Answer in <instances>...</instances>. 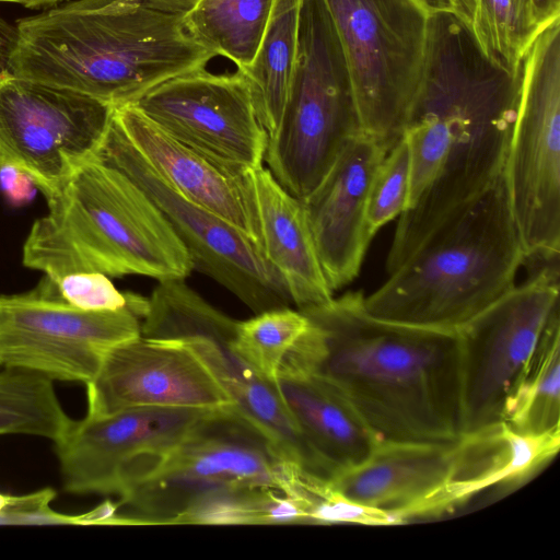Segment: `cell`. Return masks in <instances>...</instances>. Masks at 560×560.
<instances>
[{"label": "cell", "instance_id": "obj_1", "mask_svg": "<svg viewBox=\"0 0 560 560\" xmlns=\"http://www.w3.org/2000/svg\"><path fill=\"white\" fill-rule=\"evenodd\" d=\"M301 312L310 327L277 377H324L380 440L452 442L464 435L458 331L376 318L362 291Z\"/></svg>", "mask_w": 560, "mask_h": 560}, {"label": "cell", "instance_id": "obj_2", "mask_svg": "<svg viewBox=\"0 0 560 560\" xmlns=\"http://www.w3.org/2000/svg\"><path fill=\"white\" fill-rule=\"evenodd\" d=\"M215 57L183 15L141 0H74L0 26V69L113 107Z\"/></svg>", "mask_w": 560, "mask_h": 560}, {"label": "cell", "instance_id": "obj_3", "mask_svg": "<svg viewBox=\"0 0 560 560\" xmlns=\"http://www.w3.org/2000/svg\"><path fill=\"white\" fill-rule=\"evenodd\" d=\"M523 71L511 74L490 60L465 20L430 23L412 105L445 121L450 145L435 179L398 218L385 262L387 275L504 170Z\"/></svg>", "mask_w": 560, "mask_h": 560}, {"label": "cell", "instance_id": "obj_4", "mask_svg": "<svg viewBox=\"0 0 560 560\" xmlns=\"http://www.w3.org/2000/svg\"><path fill=\"white\" fill-rule=\"evenodd\" d=\"M523 260L503 170L364 295V307L383 320L458 331L515 287Z\"/></svg>", "mask_w": 560, "mask_h": 560}, {"label": "cell", "instance_id": "obj_5", "mask_svg": "<svg viewBox=\"0 0 560 560\" xmlns=\"http://www.w3.org/2000/svg\"><path fill=\"white\" fill-rule=\"evenodd\" d=\"M48 202L23 246V264L57 282L83 271L186 279L190 256L152 199L94 155Z\"/></svg>", "mask_w": 560, "mask_h": 560}, {"label": "cell", "instance_id": "obj_6", "mask_svg": "<svg viewBox=\"0 0 560 560\" xmlns=\"http://www.w3.org/2000/svg\"><path fill=\"white\" fill-rule=\"evenodd\" d=\"M361 135L350 73L326 1L303 0L288 96L264 161L276 180L303 200Z\"/></svg>", "mask_w": 560, "mask_h": 560}, {"label": "cell", "instance_id": "obj_7", "mask_svg": "<svg viewBox=\"0 0 560 560\" xmlns=\"http://www.w3.org/2000/svg\"><path fill=\"white\" fill-rule=\"evenodd\" d=\"M350 73L362 132L387 151L402 137L427 46L428 0H325Z\"/></svg>", "mask_w": 560, "mask_h": 560}, {"label": "cell", "instance_id": "obj_8", "mask_svg": "<svg viewBox=\"0 0 560 560\" xmlns=\"http://www.w3.org/2000/svg\"><path fill=\"white\" fill-rule=\"evenodd\" d=\"M284 459L275 442L234 406L198 421L148 478L120 495L129 525L173 524L207 494L275 487Z\"/></svg>", "mask_w": 560, "mask_h": 560}, {"label": "cell", "instance_id": "obj_9", "mask_svg": "<svg viewBox=\"0 0 560 560\" xmlns=\"http://www.w3.org/2000/svg\"><path fill=\"white\" fill-rule=\"evenodd\" d=\"M504 172L524 259L560 256L559 20L525 57Z\"/></svg>", "mask_w": 560, "mask_h": 560}, {"label": "cell", "instance_id": "obj_10", "mask_svg": "<svg viewBox=\"0 0 560 560\" xmlns=\"http://www.w3.org/2000/svg\"><path fill=\"white\" fill-rule=\"evenodd\" d=\"M528 277L459 330L464 434L503 422L506 405L560 314L559 261Z\"/></svg>", "mask_w": 560, "mask_h": 560}, {"label": "cell", "instance_id": "obj_11", "mask_svg": "<svg viewBox=\"0 0 560 560\" xmlns=\"http://www.w3.org/2000/svg\"><path fill=\"white\" fill-rule=\"evenodd\" d=\"M147 308L140 295L118 311H83L44 276L28 292L0 295L1 365L86 384L112 348L141 335Z\"/></svg>", "mask_w": 560, "mask_h": 560}, {"label": "cell", "instance_id": "obj_12", "mask_svg": "<svg viewBox=\"0 0 560 560\" xmlns=\"http://www.w3.org/2000/svg\"><path fill=\"white\" fill-rule=\"evenodd\" d=\"M237 322L208 303L185 279L163 280L148 299L141 336L188 346L229 394L234 408L264 431L284 457L317 470L319 462L288 412L276 382L260 376L234 350Z\"/></svg>", "mask_w": 560, "mask_h": 560}, {"label": "cell", "instance_id": "obj_13", "mask_svg": "<svg viewBox=\"0 0 560 560\" xmlns=\"http://www.w3.org/2000/svg\"><path fill=\"white\" fill-rule=\"evenodd\" d=\"M115 107L0 69V165L25 172L54 199L102 145Z\"/></svg>", "mask_w": 560, "mask_h": 560}, {"label": "cell", "instance_id": "obj_14", "mask_svg": "<svg viewBox=\"0 0 560 560\" xmlns=\"http://www.w3.org/2000/svg\"><path fill=\"white\" fill-rule=\"evenodd\" d=\"M139 186L165 215L194 269L209 276L255 314L289 307L285 284L261 248L219 215L187 200L147 163L113 119L95 154Z\"/></svg>", "mask_w": 560, "mask_h": 560}, {"label": "cell", "instance_id": "obj_15", "mask_svg": "<svg viewBox=\"0 0 560 560\" xmlns=\"http://www.w3.org/2000/svg\"><path fill=\"white\" fill-rule=\"evenodd\" d=\"M214 410L136 407L72 420L55 441L65 489L124 494L153 474L187 432Z\"/></svg>", "mask_w": 560, "mask_h": 560}, {"label": "cell", "instance_id": "obj_16", "mask_svg": "<svg viewBox=\"0 0 560 560\" xmlns=\"http://www.w3.org/2000/svg\"><path fill=\"white\" fill-rule=\"evenodd\" d=\"M130 105L174 139L226 167L262 165L268 135L240 70H194L160 83Z\"/></svg>", "mask_w": 560, "mask_h": 560}, {"label": "cell", "instance_id": "obj_17", "mask_svg": "<svg viewBox=\"0 0 560 560\" xmlns=\"http://www.w3.org/2000/svg\"><path fill=\"white\" fill-rule=\"evenodd\" d=\"M85 385L90 417L110 416L136 407L234 406L206 363L188 346L141 335L112 348Z\"/></svg>", "mask_w": 560, "mask_h": 560}, {"label": "cell", "instance_id": "obj_18", "mask_svg": "<svg viewBox=\"0 0 560 560\" xmlns=\"http://www.w3.org/2000/svg\"><path fill=\"white\" fill-rule=\"evenodd\" d=\"M387 150L361 135L342 149L318 186L302 201L320 266L332 291L359 275L374 237L366 206L373 175Z\"/></svg>", "mask_w": 560, "mask_h": 560}, {"label": "cell", "instance_id": "obj_19", "mask_svg": "<svg viewBox=\"0 0 560 560\" xmlns=\"http://www.w3.org/2000/svg\"><path fill=\"white\" fill-rule=\"evenodd\" d=\"M114 117L166 184L224 219L262 250L252 170H233L209 159L167 135L130 104L115 107Z\"/></svg>", "mask_w": 560, "mask_h": 560}, {"label": "cell", "instance_id": "obj_20", "mask_svg": "<svg viewBox=\"0 0 560 560\" xmlns=\"http://www.w3.org/2000/svg\"><path fill=\"white\" fill-rule=\"evenodd\" d=\"M456 443L381 440L366 459L337 472L329 483L345 498L387 512L404 524L419 517L448 482Z\"/></svg>", "mask_w": 560, "mask_h": 560}, {"label": "cell", "instance_id": "obj_21", "mask_svg": "<svg viewBox=\"0 0 560 560\" xmlns=\"http://www.w3.org/2000/svg\"><path fill=\"white\" fill-rule=\"evenodd\" d=\"M560 433L521 434L501 422L464 434L456 443L452 476L419 517L454 509L489 488L523 481L552 459Z\"/></svg>", "mask_w": 560, "mask_h": 560}, {"label": "cell", "instance_id": "obj_22", "mask_svg": "<svg viewBox=\"0 0 560 560\" xmlns=\"http://www.w3.org/2000/svg\"><path fill=\"white\" fill-rule=\"evenodd\" d=\"M262 252L299 311L334 299L306 221L302 201L289 194L268 168L252 170Z\"/></svg>", "mask_w": 560, "mask_h": 560}, {"label": "cell", "instance_id": "obj_23", "mask_svg": "<svg viewBox=\"0 0 560 560\" xmlns=\"http://www.w3.org/2000/svg\"><path fill=\"white\" fill-rule=\"evenodd\" d=\"M276 384L299 432L330 478L361 464L381 441L324 377L292 373L278 376Z\"/></svg>", "mask_w": 560, "mask_h": 560}, {"label": "cell", "instance_id": "obj_24", "mask_svg": "<svg viewBox=\"0 0 560 560\" xmlns=\"http://www.w3.org/2000/svg\"><path fill=\"white\" fill-rule=\"evenodd\" d=\"M303 0H273L252 63L242 71L268 138L279 126L295 63ZM238 70V69H237Z\"/></svg>", "mask_w": 560, "mask_h": 560}, {"label": "cell", "instance_id": "obj_25", "mask_svg": "<svg viewBox=\"0 0 560 560\" xmlns=\"http://www.w3.org/2000/svg\"><path fill=\"white\" fill-rule=\"evenodd\" d=\"M273 0H199L183 15L189 36L238 70L247 68L260 45Z\"/></svg>", "mask_w": 560, "mask_h": 560}, {"label": "cell", "instance_id": "obj_26", "mask_svg": "<svg viewBox=\"0 0 560 560\" xmlns=\"http://www.w3.org/2000/svg\"><path fill=\"white\" fill-rule=\"evenodd\" d=\"M503 422L521 434L560 433V314L511 396Z\"/></svg>", "mask_w": 560, "mask_h": 560}, {"label": "cell", "instance_id": "obj_27", "mask_svg": "<svg viewBox=\"0 0 560 560\" xmlns=\"http://www.w3.org/2000/svg\"><path fill=\"white\" fill-rule=\"evenodd\" d=\"M459 2L486 56L509 73H521L530 46L544 30L530 0Z\"/></svg>", "mask_w": 560, "mask_h": 560}, {"label": "cell", "instance_id": "obj_28", "mask_svg": "<svg viewBox=\"0 0 560 560\" xmlns=\"http://www.w3.org/2000/svg\"><path fill=\"white\" fill-rule=\"evenodd\" d=\"M71 421L50 378L19 368L0 371V434H31L55 442Z\"/></svg>", "mask_w": 560, "mask_h": 560}, {"label": "cell", "instance_id": "obj_29", "mask_svg": "<svg viewBox=\"0 0 560 560\" xmlns=\"http://www.w3.org/2000/svg\"><path fill=\"white\" fill-rule=\"evenodd\" d=\"M300 524L306 518L280 489L257 486L217 491L205 495L173 524L262 525Z\"/></svg>", "mask_w": 560, "mask_h": 560}, {"label": "cell", "instance_id": "obj_30", "mask_svg": "<svg viewBox=\"0 0 560 560\" xmlns=\"http://www.w3.org/2000/svg\"><path fill=\"white\" fill-rule=\"evenodd\" d=\"M310 327L301 311L281 307L237 322L234 350L260 376L276 382L279 369Z\"/></svg>", "mask_w": 560, "mask_h": 560}, {"label": "cell", "instance_id": "obj_31", "mask_svg": "<svg viewBox=\"0 0 560 560\" xmlns=\"http://www.w3.org/2000/svg\"><path fill=\"white\" fill-rule=\"evenodd\" d=\"M410 160L402 137L386 152L371 180L366 220L371 234L402 214L409 205Z\"/></svg>", "mask_w": 560, "mask_h": 560}, {"label": "cell", "instance_id": "obj_32", "mask_svg": "<svg viewBox=\"0 0 560 560\" xmlns=\"http://www.w3.org/2000/svg\"><path fill=\"white\" fill-rule=\"evenodd\" d=\"M56 283L60 295L83 311H118L130 306L140 296L120 292L108 276L101 272H74L60 278Z\"/></svg>", "mask_w": 560, "mask_h": 560}, {"label": "cell", "instance_id": "obj_33", "mask_svg": "<svg viewBox=\"0 0 560 560\" xmlns=\"http://www.w3.org/2000/svg\"><path fill=\"white\" fill-rule=\"evenodd\" d=\"M55 492L45 489L36 493L12 497L9 505L0 515V523L11 524H82V515L58 514L49 509Z\"/></svg>", "mask_w": 560, "mask_h": 560}, {"label": "cell", "instance_id": "obj_34", "mask_svg": "<svg viewBox=\"0 0 560 560\" xmlns=\"http://www.w3.org/2000/svg\"><path fill=\"white\" fill-rule=\"evenodd\" d=\"M0 190L11 205L23 206L33 199L37 187L25 172L3 164L0 165Z\"/></svg>", "mask_w": 560, "mask_h": 560}, {"label": "cell", "instance_id": "obj_35", "mask_svg": "<svg viewBox=\"0 0 560 560\" xmlns=\"http://www.w3.org/2000/svg\"><path fill=\"white\" fill-rule=\"evenodd\" d=\"M539 25L545 28L560 18V0H530Z\"/></svg>", "mask_w": 560, "mask_h": 560}, {"label": "cell", "instance_id": "obj_36", "mask_svg": "<svg viewBox=\"0 0 560 560\" xmlns=\"http://www.w3.org/2000/svg\"><path fill=\"white\" fill-rule=\"evenodd\" d=\"M144 4L159 11L184 15L199 0H141Z\"/></svg>", "mask_w": 560, "mask_h": 560}, {"label": "cell", "instance_id": "obj_37", "mask_svg": "<svg viewBox=\"0 0 560 560\" xmlns=\"http://www.w3.org/2000/svg\"><path fill=\"white\" fill-rule=\"evenodd\" d=\"M61 1L63 0H0V2H13L33 9L52 7Z\"/></svg>", "mask_w": 560, "mask_h": 560}, {"label": "cell", "instance_id": "obj_38", "mask_svg": "<svg viewBox=\"0 0 560 560\" xmlns=\"http://www.w3.org/2000/svg\"><path fill=\"white\" fill-rule=\"evenodd\" d=\"M11 500V495H7L0 492V515L7 509Z\"/></svg>", "mask_w": 560, "mask_h": 560}, {"label": "cell", "instance_id": "obj_39", "mask_svg": "<svg viewBox=\"0 0 560 560\" xmlns=\"http://www.w3.org/2000/svg\"><path fill=\"white\" fill-rule=\"evenodd\" d=\"M0 365H1V362H0Z\"/></svg>", "mask_w": 560, "mask_h": 560}]
</instances>
